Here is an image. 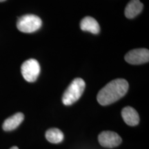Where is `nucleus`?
I'll return each mask as SVG.
<instances>
[{
    "instance_id": "f257e3e1",
    "label": "nucleus",
    "mask_w": 149,
    "mask_h": 149,
    "mask_svg": "<svg viewBox=\"0 0 149 149\" xmlns=\"http://www.w3.org/2000/svg\"><path fill=\"white\" fill-rule=\"evenodd\" d=\"M128 83L126 79L112 80L98 93L97 96V102L102 106L114 103L125 95L128 90Z\"/></svg>"
},
{
    "instance_id": "f03ea898",
    "label": "nucleus",
    "mask_w": 149,
    "mask_h": 149,
    "mask_svg": "<svg viewBox=\"0 0 149 149\" xmlns=\"http://www.w3.org/2000/svg\"><path fill=\"white\" fill-rule=\"evenodd\" d=\"M85 87V81L81 78H76L72 80L63 95V104L70 106L77 102L82 95Z\"/></svg>"
},
{
    "instance_id": "7ed1b4c3",
    "label": "nucleus",
    "mask_w": 149,
    "mask_h": 149,
    "mask_svg": "<svg viewBox=\"0 0 149 149\" xmlns=\"http://www.w3.org/2000/svg\"><path fill=\"white\" fill-rule=\"evenodd\" d=\"M42 21L35 15L28 14L18 18L17 28L19 31L25 33H34L42 27Z\"/></svg>"
},
{
    "instance_id": "20e7f679",
    "label": "nucleus",
    "mask_w": 149,
    "mask_h": 149,
    "mask_svg": "<svg viewBox=\"0 0 149 149\" xmlns=\"http://www.w3.org/2000/svg\"><path fill=\"white\" fill-rule=\"evenodd\" d=\"M22 76L28 82H34L40 73V66L35 59H29L22 64L21 67Z\"/></svg>"
},
{
    "instance_id": "39448f33",
    "label": "nucleus",
    "mask_w": 149,
    "mask_h": 149,
    "mask_svg": "<svg viewBox=\"0 0 149 149\" xmlns=\"http://www.w3.org/2000/svg\"><path fill=\"white\" fill-rule=\"evenodd\" d=\"M124 59L128 63L133 65L144 64L149 61V51L146 48L132 50L126 53Z\"/></svg>"
},
{
    "instance_id": "423d86ee",
    "label": "nucleus",
    "mask_w": 149,
    "mask_h": 149,
    "mask_svg": "<svg viewBox=\"0 0 149 149\" xmlns=\"http://www.w3.org/2000/svg\"><path fill=\"white\" fill-rule=\"evenodd\" d=\"M98 141L102 146L112 148L120 145L122 139L115 132L103 131L98 135Z\"/></svg>"
},
{
    "instance_id": "0eeeda50",
    "label": "nucleus",
    "mask_w": 149,
    "mask_h": 149,
    "mask_svg": "<svg viewBox=\"0 0 149 149\" xmlns=\"http://www.w3.org/2000/svg\"><path fill=\"white\" fill-rule=\"evenodd\" d=\"M122 117L126 124L128 126H137L139 122L138 113L133 107H126L124 108L122 111Z\"/></svg>"
},
{
    "instance_id": "6e6552de",
    "label": "nucleus",
    "mask_w": 149,
    "mask_h": 149,
    "mask_svg": "<svg viewBox=\"0 0 149 149\" xmlns=\"http://www.w3.org/2000/svg\"><path fill=\"white\" fill-rule=\"evenodd\" d=\"M24 120V115L22 113H17L8 117L3 123L2 128L5 131H11L16 129Z\"/></svg>"
},
{
    "instance_id": "1a4fd4ad",
    "label": "nucleus",
    "mask_w": 149,
    "mask_h": 149,
    "mask_svg": "<svg viewBox=\"0 0 149 149\" xmlns=\"http://www.w3.org/2000/svg\"><path fill=\"white\" fill-rule=\"evenodd\" d=\"M80 28L84 31H88L93 34H98L100 27L95 19L92 17H86L80 22Z\"/></svg>"
},
{
    "instance_id": "9d476101",
    "label": "nucleus",
    "mask_w": 149,
    "mask_h": 149,
    "mask_svg": "<svg viewBox=\"0 0 149 149\" xmlns=\"http://www.w3.org/2000/svg\"><path fill=\"white\" fill-rule=\"evenodd\" d=\"M143 3L139 0H131L126 6L124 14L128 19H133L138 15L142 10Z\"/></svg>"
},
{
    "instance_id": "9b49d317",
    "label": "nucleus",
    "mask_w": 149,
    "mask_h": 149,
    "mask_svg": "<svg viewBox=\"0 0 149 149\" xmlns=\"http://www.w3.org/2000/svg\"><path fill=\"white\" fill-rule=\"evenodd\" d=\"M46 139L49 141V142L53 143V144H59L64 140V135L61 130L58 128H50L46 130L45 134Z\"/></svg>"
},
{
    "instance_id": "f8f14e48",
    "label": "nucleus",
    "mask_w": 149,
    "mask_h": 149,
    "mask_svg": "<svg viewBox=\"0 0 149 149\" xmlns=\"http://www.w3.org/2000/svg\"><path fill=\"white\" fill-rule=\"evenodd\" d=\"M10 149H19V148H18V147H17V146H13V147H11Z\"/></svg>"
},
{
    "instance_id": "ddd939ff",
    "label": "nucleus",
    "mask_w": 149,
    "mask_h": 149,
    "mask_svg": "<svg viewBox=\"0 0 149 149\" xmlns=\"http://www.w3.org/2000/svg\"><path fill=\"white\" fill-rule=\"evenodd\" d=\"M6 1V0H0V2H3V1Z\"/></svg>"
}]
</instances>
